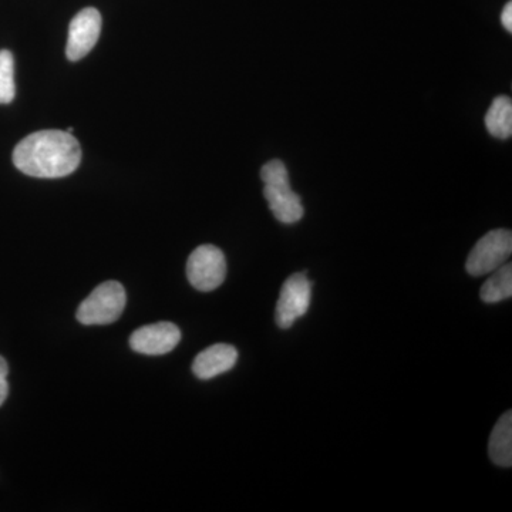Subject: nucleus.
<instances>
[{"label":"nucleus","mask_w":512,"mask_h":512,"mask_svg":"<svg viewBox=\"0 0 512 512\" xmlns=\"http://www.w3.org/2000/svg\"><path fill=\"white\" fill-rule=\"evenodd\" d=\"M82 148L73 134L43 130L23 138L13 151V163L23 174L35 178H62L77 170Z\"/></svg>","instance_id":"1"},{"label":"nucleus","mask_w":512,"mask_h":512,"mask_svg":"<svg viewBox=\"0 0 512 512\" xmlns=\"http://www.w3.org/2000/svg\"><path fill=\"white\" fill-rule=\"evenodd\" d=\"M261 178L265 184V200L276 220L285 225L301 221L305 210L301 197L291 188L288 168L284 161L272 160L266 163L261 168Z\"/></svg>","instance_id":"2"},{"label":"nucleus","mask_w":512,"mask_h":512,"mask_svg":"<svg viewBox=\"0 0 512 512\" xmlns=\"http://www.w3.org/2000/svg\"><path fill=\"white\" fill-rule=\"evenodd\" d=\"M127 295L124 286L117 281H107L96 289L82 303L76 318L82 325H110L120 318L126 309Z\"/></svg>","instance_id":"3"},{"label":"nucleus","mask_w":512,"mask_h":512,"mask_svg":"<svg viewBox=\"0 0 512 512\" xmlns=\"http://www.w3.org/2000/svg\"><path fill=\"white\" fill-rule=\"evenodd\" d=\"M512 254V234L510 229H494L485 234L476 247L471 249L466 269L471 276H483L497 271L507 264Z\"/></svg>","instance_id":"4"},{"label":"nucleus","mask_w":512,"mask_h":512,"mask_svg":"<svg viewBox=\"0 0 512 512\" xmlns=\"http://www.w3.org/2000/svg\"><path fill=\"white\" fill-rule=\"evenodd\" d=\"M187 276L197 291L211 292L220 288L227 276L224 252L214 245H201L194 249L188 258Z\"/></svg>","instance_id":"5"},{"label":"nucleus","mask_w":512,"mask_h":512,"mask_svg":"<svg viewBox=\"0 0 512 512\" xmlns=\"http://www.w3.org/2000/svg\"><path fill=\"white\" fill-rule=\"evenodd\" d=\"M312 301V282L306 274H293L282 285L276 303V325L281 329L292 328L293 323L306 315Z\"/></svg>","instance_id":"6"},{"label":"nucleus","mask_w":512,"mask_h":512,"mask_svg":"<svg viewBox=\"0 0 512 512\" xmlns=\"http://www.w3.org/2000/svg\"><path fill=\"white\" fill-rule=\"evenodd\" d=\"M101 32V15L94 8L83 9L70 22L69 37H67L66 56L72 62L89 55L96 46Z\"/></svg>","instance_id":"7"},{"label":"nucleus","mask_w":512,"mask_h":512,"mask_svg":"<svg viewBox=\"0 0 512 512\" xmlns=\"http://www.w3.org/2000/svg\"><path fill=\"white\" fill-rule=\"evenodd\" d=\"M181 340V330L171 322H158L137 329L130 336V348L147 356L173 352Z\"/></svg>","instance_id":"8"},{"label":"nucleus","mask_w":512,"mask_h":512,"mask_svg":"<svg viewBox=\"0 0 512 512\" xmlns=\"http://www.w3.org/2000/svg\"><path fill=\"white\" fill-rule=\"evenodd\" d=\"M238 352L234 346L218 343L202 350L192 363V373L201 380H210L227 373L237 365Z\"/></svg>","instance_id":"9"},{"label":"nucleus","mask_w":512,"mask_h":512,"mask_svg":"<svg viewBox=\"0 0 512 512\" xmlns=\"http://www.w3.org/2000/svg\"><path fill=\"white\" fill-rule=\"evenodd\" d=\"M488 454L495 466H512V413L507 412L495 424L488 441Z\"/></svg>","instance_id":"10"},{"label":"nucleus","mask_w":512,"mask_h":512,"mask_svg":"<svg viewBox=\"0 0 512 512\" xmlns=\"http://www.w3.org/2000/svg\"><path fill=\"white\" fill-rule=\"evenodd\" d=\"M488 133L500 140H507L512 134V101L508 96L495 97L485 114Z\"/></svg>","instance_id":"11"},{"label":"nucleus","mask_w":512,"mask_h":512,"mask_svg":"<svg viewBox=\"0 0 512 512\" xmlns=\"http://www.w3.org/2000/svg\"><path fill=\"white\" fill-rule=\"evenodd\" d=\"M481 286L480 298L485 303H498L512 296V265L500 266Z\"/></svg>","instance_id":"12"},{"label":"nucleus","mask_w":512,"mask_h":512,"mask_svg":"<svg viewBox=\"0 0 512 512\" xmlns=\"http://www.w3.org/2000/svg\"><path fill=\"white\" fill-rule=\"evenodd\" d=\"M15 59L9 50H0V104L15 99Z\"/></svg>","instance_id":"13"},{"label":"nucleus","mask_w":512,"mask_h":512,"mask_svg":"<svg viewBox=\"0 0 512 512\" xmlns=\"http://www.w3.org/2000/svg\"><path fill=\"white\" fill-rule=\"evenodd\" d=\"M9 367L6 360L0 356V406L8 399L9 383H8Z\"/></svg>","instance_id":"14"},{"label":"nucleus","mask_w":512,"mask_h":512,"mask_svg":"<svg viewBox=\"0 0 512 512\" xmlns=\"http://www.w3.org/2000/svg\"><path fill=\"white\" fill-rule=\"evenodd\" d=\"M501 23H503L504 29L507 32H512V3L508 2L504 6L503 13H501Z\"/></svg>","instance_id":"15"}]
</instances>
